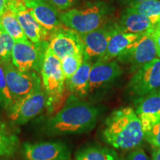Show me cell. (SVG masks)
Listing matches in <instances>:
<instances>
[{
	"label": "cell",
	"mask_w": 160,
	"mask_h": 160,
	"mask_svg": "<svg viewBox=\"0 0 160 160\" xmlns=\"http://www.w3.org/2000/svg\"><path fill=\"white\" fill-rule=\"evenodd\" d=\"M15 13L24 33L28 39L33 43H39L42 41H48L50 35L37 22L27 8L23 0H11L8 8Z\"/></svg>",
	"instance_id": "8fae6325"
},
{
	"label": "cell",
	"mask_w": 160,
	"mask_h": 160,
	"mask_svg": "<svg viewBox=\"0 0 160 160\" xmlns=\"http://www.w3.org/2000/svg\"><path fill=\"white\" fill-rule=\"evenodd\" d=\"M143 33H128L122 30L117 23H113L107 51L100 61L110 62L117 58L128 47L139 39Z\"/></svg>",
	"instance_id": "e0dca14e"
},
{
	"label": "cell",
	"mask_w": 160,
	"mask_h": 160,
	"mask_svg": "<svg viewBox=\"0 0 160 160\" xmlns=\"http://www.w3.org/2000/svg\"><path fill=\"white\" fill-rule=\"evenodd\" d=\"M0 23L4 30L13 38L15 42L29 40L24 33L17 16L11 10L8 9L0 17Z\"/></svg>",
	"instance_id": "ffe728a7"
},
{
	"label": "cell",
	"mask_w": 160,
	"mask_h": 160,
	"mask_svg": "<svg viewBox=\"0 0 160 160\" xmlns=\"http://www.w3.org/2000/svg\"><path fill=\"white\" fill-rule=\"evenodd\" d=\"M152 160H160V148H156L153 151Z\"/></svg>",
	"instance_id": "1f68e13d"
},
{
	"label": "cell",
	"mask_w": 160,
	"mask_h": 160,
	"mask_svg": "<svg viewBox=\"0 0 160 160\" xmlns=\"http://www.w3.org/2000/svg\"><path fill=\"white\" fill-rule=\"evenodd\" d=\"M129 8L148 17H160V0H145L130 5Z\"/></svg>",
	"instance_id": "cb8c5ba5"
},
{
	"label": "cell",
	"mask_w": 160,
	"mask_h": 160,
	"mask_svg": "<svg viewBox=\"0 0 160 160\" xmlns=\"http://www.w3.org/2000/svg\"><path fill=\"white\" fill-rule=\"evenodd\" d=\"M42 87L47 96V108L53 111L62 99L65 79L61 67V60L48 47L41 71Z\"/></svg>",
	"instance_id": "277c9868"
},
{
	"label": "cell",
	"mask_w": 160,
	"mask_h": 160,
	"mask_svg": "<svg viewBox=\"0 0 160 160\" xmlns=\"http://www.w3.org/2000/svg\"><path fill=\"white\" fill-rule=\"evenodd\" d=\"M47 96L41 85L28 95L15 102L7 111L8 115L15 125H22L47 108Z\"/></svg>",
	"instance_id": "8992f818"
},
{
	"label": "cell",
	"mask_w": 160,
	"mask_h": 160,
	"mask_svg": "<svg viewBox=\"0 0 160 160\" xmlns=\"http://www.w3.org/2000/svg\"><path fill=\"white\" fill-rule=\"evenodd\" d=\"M124 160H149L143 149L138 148L131 151Z\"/></svg>",
	"instance_id": "f1b7e54d"
},
{
	"label": "cell",
	"mask_w": 160,
	"mask_h": 160,
	"mask_svg": "<svg viewBox=\"0 0 160 160\" xmlns=\"http://www.w3.org/2000/svg\"><path fill=\"white\" fill-rule=\"evenodd\" d=\"M49 48L61 60L71 55L83 54V45L79 33L64 27L50 36Z\"/></svg>",
	"instance_id": "30bf717a"
},
{
	"label": "cell",
	"mask_w": 160,
	"mask_h": 160,
	"mask_svg": "<svg viewBox=\"0 0 160 160\" xmlns=\"http://www.w3.org/2000/svg\"><path fill=\"white\" fill-rule=\"evenodd\" d=\"M15 42L0 23V65L11 62L12 51Z\"/></svg>",
	"instance_id": "603a6c76"
},
{
	"label": "cell",
	"mask_w": 160,
	"mask_h": 160,
	"mask_svg": "<svg viewBox=\"0 0 160 160\" xmlns=\"http://www.w3.org/2000/svg\"><path fill=\"white\" fill-rule=\"evenodd\" d=\"M111 12L107 3L97 1L82 8H72L62 12L59 17L65 27L82 35L108 23Z\"/></svg>",
	"instance_id": "3957f363"
},
{
	"label": "cell",
	"mask_w": 160,
	"mask_h": 160,
	"mask_svg": "<svg viewBox=\"0 0 160 160\" xmlns=\"http://www.w3.org/2000/svg\"><path fill=\"white\" fill-rule=\"evenodd\" d=\"M22 153L26 160H68L71 151L61 142L25 143Z\"/></svg>",
	"instance_id": "7c38bea8"
},
{
	"label": "cell",
	"mask_w": 160,
	"mask_h": 160,
	"mask_svg": "<svg viewBox=\"0 0 160 160\" xmlns=\"http://www.w3.org/2000/svg\"><path fill=\"white\" fill-rule=\"evenodd\" d=\"M112 27L113 23H107L95 31L80 35L83 45L84 59L97 62L103 57L107 51Z\"/></svg>",
	"instance_id": "4fadbf2b"
},
{
	"label": "cell",
	"mask_w": 160,
	"mask_h": 160,
	"mask_svg": "<svg viewBox=\"0 0 160 160\" xmlns=\"http://www.w3.org/2000/svg\"><path fill=\"white\" fill-rule=\"evenodd\" d=\"M2 65L5 72L9 91L14 102L28 95L38 86L42 85L41 78L34 71L21 72L12 62L5 63Z\"/></svg>",
	"instance_id": "9c48e42d"
},
{
	"label": "cell",
	"mask_w": 160,
	"mask_h": 160,
	"mask_svg": "<svg viewBox=\"0 0 160 160\" xmlns=\"http://www.w3.org/2000/svg\"><path fill=\"white\" fill-rule=\"evenodd\" d=\"M76 160H117V153L104 147L91 146L76 153Z\"/></svg>",
	"instance_id": "44dd1931"
},
{
	"label": "cell",
	"mask_w": 160,
	"mask_h": 160,
	"mask_svg": "<svg viewBox=\"0 0 160 160\" xmlns=\"http://www.w3.org/2000/svg\"><path fill=\"white\" fill-rule=\"evenodd\" d=\"M145 139L155 148H160V119L145 133Z\"/></svg>",
	"instance_id": "4316f807"
},
{
	"label": "cell",
	"mask_w": 160,
	"mask_h": 160,
	"mask_svg": "<svg viewBox=\"0 0 160 160\" xmlns=\"http://www.w3.org/2000/svg\"><path fill=\"white\" fill-rule=\"evenodd\" d=\"M83 60V54L68 56L61 59V67L65 80L70 79L79 70Z\"/></svg>",
	"instance_id": "d4e9b609"
},
{
	"label": "cell",
	"mask_w": 160,
	"mask_h": 160,
	"mask_svg": "<svg viewBox=\"0 0 160 160\" xmlns=\"http://www.w3.org/2000/svg\"><path fill=\"white\" fill-rule=\"evenodd\" d=\"M55 6L58 11H66L71 9L74 5L76 0H49Z\"/></svg>",
	"instance_id": "83f0119b"
},
{
	"label": "cell",
	"mask_w": 160,
	"mask_h": 160,
	"mask_svg": "<svg viewBox=\"0 0 160 160\" xmlns=\"http://www.w3.org/2000/svg\"><path fill=\"white\" fill-rule=\"evenodd\" d=\"M0 160H1V159H0Z\"/></svg>",
	"instance_id": "e575fe53"
},
{
	"label": "cell",
	"mask_w": 160,
	"mask_h": 160,
	"mask_svg": "<svg viewBox=\"0 0 160 160\" xmlns=\"http://www.w3.org/2000/svg\"><path fill=\"white\" fill-rule=\"evenodd\" d=\"M122 73L117 61L103 62L98 60L92 65L89 75L88 93L99 90L112 84Z\"/></svg>",
	"instance_id": "9a60e30c"
},
{
	"label": "cell",
	"mask_w": 160,
	"mask_h": 160,
	"mask_svg": "<svg viewBox=\"0 0 160 160\" xmlns=\"http://www.w3.org/2000/svg\"><path fill=\"white\" fill-rule=\"evenodd\" d=\"M18 146L19 139L17 136L12 133L0 120V156L12 157L15 153Z\"/></svg>",
	"instance_id": "7402d4cb"
},
{
	"label": "cell",
	"mask_w": 160,
	"mask_h": 160,
	"mask_svg": "<svg viewBox=\"0 0 160 160\" xmlns=\"http://www.w3.org/2000/svg\"><path fill=\"white\" fill-rule=\"evenodd\" d=\"M27 8L49 35L65 27L60 20L59 12L49 0H31L25 2Z\"/></svg>",
	"instance_id": "5bb4252c"
},
{
	"label": "cell",
	"mask_w": 160,
	"mask_h": 160,
	"mask_svg": "<svg viewBox=\"0 0 160 160\" xmlns=\"http://www.w3.org/2000/svg\"><path fill=\"white\" fill-rule=\"evenodd\" d=\"M99 109L75 95H71L64 107L48 120L45 131L50 134L84 133L94 128Z\"/></svg>",
	"instance_id": "6da1fadb"
},
{
	"label": "cell",
	"mask_w": 160,
	"mask_h": 160,
	"mask_svg": "<svg viewBox=\"0 0 160 160\" xmlns=\"http://www.w3.org/2000/svg\"><path fill=\"white\" fill-rule=\"evenodd\" d=\"M11 1V0H0V17L8 8Z\"/></svg>",
	"instance_id": "4dcf8cb0"
},
{
	"label": "cell",
	"mask_w": 160,
	"mask_h": 160,
	"mask_svg": "<svg viewBox=\"0 0 160 160\" xmlns=\"http://www.w3.org/2000/svg\"><path fill=\"white\" fill-rule=\"evenodd\" d=\"M125 1L127 2H128L130 4V5H133V4L145 1V0H125Z\"/></svg>",
	"instance_id": "d6a6232c"
},
{
	"label": "cell",
	"mask_w": 160,
	"mask_h": 160,
	"mask_svg": "<svg viewBox=\"0 0 160 160\" xmlns=\"http://www.w3.org/2000/svg\"><path fill=\"white\" fill-rule=\"evenodd\" d=\"M153 30L144 33L139 39L128 46L117 57L120 62L129 65L131 73H135L140 68L157 58Z\"/></svg>",
	"instance_id": "52a82bcc"
},
{
	"label": "cell",
	"mask_w": 160,
	"mask_h": 160,
	"mask_svg": "<svg viewBox=\"0 0 160 160\" xmlns=\"http://www.w3.org/2000/svg\"><path fill=\"white\" fill-rule=\"evenodd\" d=\"M153 36L154 39L157 56L160 58V22L155 26L153 30Z\"/></svg>",
	"instance_id": "f546056e"
},
{
	"label": "cell",
	"mask_w": 160,
	"mask_h": 160,
	"mask_svg": "<svg viewBox=\"0 0 160 160\" xmlns=\"http://www.w3.org/2000/svg\"><path fill=\"white\" fill-rule=\"evenodd\" d=\"M93 62L84 59L82 65L70 79L66 80V86L72 94L83 98L88 93L89 75Z\"/></svg>",
	"instance_id": "d6986e66"
},
{
	"label": "cell",
	"mask_w": 160,
	"mask_h": 160,
	"mask_svg": "<svg viewBox=\"0 0 160 160\" xmlns=\"http://www.w3.org/2000/svg\"><path fill=\"white\" fill-rule=\"evenodd\" d=\"M102 139L117 149L131 150L141 145L145 134L134 110L127 107L112 111L104 123Z\"/></svg>",
	"instance_id": "7a4b0ae2"
},
{
	"label": "cell",
	"mask_w": 160,
	"mask_h": 160,
	"mask_svg": "<svg viewBox=\"0 0 160 160\" xmlns=\"http://www.w3.org/2000/svg\"><path fill=\"white\" fill-rule=\"evenodd\" d=\"M160 89V58L140 68L135 72L128 85L129 94L135 101L151 92Z\"/></svg>",
	"instance_id": "ba28073f"
},
{
	"label": "cell",
	"mask_w": 160,
	"mask_h": 160,
	"mask_svg": "<svg viewBox=\"0 0 160 160\" xmlns=\"http://www.w3.org/2000/svg\"><path fill=\"white\" fill-rule=\"evenodd\" d=\"M159 22L160 17H146L128 8L122 12L117 24L128 33H144L154 28Z\"/></svg>",
	"instance_id": "ac0fdd59"
},
{
	"label": "cell",
	"mask_w": 160,
	"mask_h": 160,
	"mask_svg": "<svg viewBox=\"0 0 160 160\" xmlns=\"http://www.w3.org/2000/svg\"><path fill=\"white\" fill-rule=\"evenodd\" d=\"M48 41L33 43L30 40L17 42L12 51L11 62L21 72L34 71L41 74Z\"/></svg>",
	"instance_id": "5b68a950"
},
{
	"label": "cell",
	"mask_w": 160,
	"mask_h": 160,
	"mask_svg": "<svg viewBox=\"0 0 160 160\" xmlns=\"http://www.w3.org/2000/svg\"><path fill=\"white\" fill-rule=\"evenodd\" d=\"M24 2H29V1H31V0H23Z\"/></svg>",
	"instance_id": "836d02e7"
},
{
	"label": "cell",
	"mask_w": 160,
	"mask_h": 160,
	"mask_svg": "<svg viewBox=\"0 0 160 160\" xmlns=\"http://www.w3.org/2000/svg\"><path fill=\"white\" fill-rule=\"evenodd\" d=\"M136 113L141 121L144 133L160 119V89L135 101Z\"/></svg>",
	"instance_id": "2e32d148"
},
{
	"label": "cell",
	"mask_w": 160,
	"mask_h": 160,
	"mask_svg": "<svg viewBox=\"0 0 160 160\" xmlns=\"http://www.w3.org/2000/svg\"><path fill=\"white\" fill-rule=\"evenodd\" d=\"M14 103L9 91L2 65H0V108L8 111Z\"/></svg>",
	"instance_id": "484cf974"
}]
</instances>
